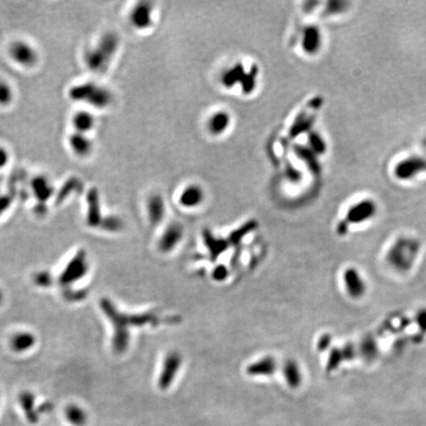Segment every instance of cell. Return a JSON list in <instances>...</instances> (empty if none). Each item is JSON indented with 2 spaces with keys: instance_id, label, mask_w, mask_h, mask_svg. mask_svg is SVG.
Masks as SVG:
<instances>
[{
  "instance_id": "1",
  "label": "cell",
  "mask_w": 426,
  "mask_h": 426,
  "mask_svg": "<svg viewBox=\"0 0 426 426\" xmlns=\"http://www.w3.org/2000/svg\"><path fill=\"white\" fill-rule=\"evenodd\" d=\"M102 309L106 312L108 317L113 321L116 334L114 337V346L118 352L126 350L129 342V331L130 326H143L147 323H157L158 320L153 314H144L134 317H126L118 313L116 307L107 299L102 300Z\"/></svg>"
},
{
  "instance_id": "2",
  "label": "cell",
  "mask_w": 426,
  "mask_h": 426,
  "mask_svg": "<svg viewBox=\"0 0 426 426\" xmlns=\"http://www.w3.org/2000/svg\"><path fill=\"white\" fill-rule=\"evenodd\" d=\"M69 96L73 100L85 102L96 109H105L109 107L113 98L111 92L107 88L92 82L74 86L70 90Z\"/></svg>"
},
{
  "instance_id": "3",
  "label": "cell",
  "mask_w": 426,
  "mask_h": 426,
  "mask_svg": "<svg viewBox=\"0 0 426 426\" xmlns=\"http://www.w3.org/2000/svg\"><path fill=\"white\" fill-rule=\"evenodd\" d=\"M119 46V39L115 34L106 35L88 56L87 62L94 70H102L107 66L115 55Z\"/></svg>"
},
{
  "instance_id": "4",
  "label": "cell",
  "mask_w": 426,
  "mask_h": 426,
  "mask_svg": "<svg viewBox=\"0 0 426 426\" xmlns=\"http://www.w3.org/2000/svg\"><path fill=\"white\" fill-rule=\"evenodd\" d=\"M11 60L23 68H33L39 63V54L37 50L28 42L18 40L13 42L9 48Z\"/></svg>"
},
{
  "instance_id": "5",
  "label": "cell",
  "mask_w": 426,
  "mask_h": 426,
  "mask_svg": "<svg viewBox=\"0 0 426 426\" xmlns=\"http://www.w3.org/2000/svg\"><path fill=\"white\" fill-rule=\"evenodd\" d=\"M153 6L150 2L142 1L133 6L130 13L131 25L136 30H145L152 25Z\"/></svg>"
},
{
  "instance_id": "6",
  "label": "cell",
  "mask_w": 426,
  "mask_h": 426,
  "mask_svg": "<svg viewBox=\"0 0 426 426\" xmlns=\"http://www.w3.org/2000/svg\"><path fill=\"white\" fill-rule=\"evenodd\" d=\"M181 364H182V357L178 352L172 351L166 355L163 368H162V373L159 377V383H158L160 389L167 390L171 386L181 367Z\"/></svg>"
},
{
  "instance_id": "7",
  "label": "cell",
  "mask_w": 426,
  "mask_h": 426,
  "mask_svg": "<svg viewBox=\"0 0 426 426\" xmlns=\"http://www.w3.org/2000/svg\"><path fill=\"white\" fill-rule=\"evenodd\" d=\"M67 143L72 153L79 158L88 157L94 149V144L88 134H82L75 131L69 135Z\"/></svg>"
},
{
  "instance_id": "8",
  "label": "cell",
  "mask_w": 426,
  "mask_h": 426,
  "mask_svg": "<svg viewBox=\"0 0 426 426\" xmlns=\"http://www.w3.org/2000/svg\"><path fill=\"white\" fill-rule=\"evenodd\" d=\"M231 119V115L225 110H219L212 113L206 122L207 131L214 136L222 135L229 130L232 121Z\"/></svg>"
},
{
  "instance_id": "9",
  "label": "cell",
  "mask_w": 426,
  "mask_h": 426,
  "mask_svg": "<svg viewBox=\"0 0 426 426\" xmlns=\"http://www.w3.org/2000/svg\"><path fill=\"white\" fill-rule=\"evenodd\" d=\"M146 209L150 223L154 226L160 224L164 218L166 212L163 197L159 194H152L147 198Z\"/></svg>"
},
{
  "instance_id": "10",
  "label": "cell",
  "mask_w": 426,
  "mask_h": 426,
  "mask_svg": "<svg viewBox=\"0 0 426 426\" xmlns=\"http://www.w3.org/2000/svg\"><path fill=\"white\" fill-rule=\"evenodd\" d=\"M71 125L75 132L88 134L96 126V117L89 111L80 110L72 116Z\"/></svg>"
},
{
  "instance_id": "11",
  "label": "cell",
  "mask_w": 426,
  "mask_h": 426,
  "mask_svg": "<svg viewBox=\"0 0 426 426\" xmlns=\"http://www.w3.org/2000/svg\"><path fill=\"white\" fill-rule=\"evenodd\" d=\"M204 200V192L202 188L196 184L187 186L179 197L181 206L186 208L197 207Z\"/></svg>"
},
{
  "instance_id": "12",
  "label": "cell",
  "mask_w": 426,
  "mask_h": 426,
  "mask_svg": "<svg viewBox=\"0 0 426 426\" xmlns=\"http://www.w3.org/2000/svg\"><path fill=\"white\" fill-rule=\"evenodd\" d=\"M87 270V264L85 262L84 254L81 252L79 253L72 262L67 265L65 273L62 276V282L64 283H69L72 282L84 275V273Z\"/></svg>"
},
{
  "instance_id": "13",
  "label": "cell",
  "mask_w": 426,
  "mask_h": 426,
  "mask_svg": "<svg viewBox=\"0 0 426 426\" xmlns=\"http://www.w3.org/2000/svg\"><path fill=\"white\" fill-rule=\"evenodd\" d=\"M182 237L183 228L180 224L173 223L169 225L159 241V249L166 253L172 251L182 240Z\"/></svg>"
},
{
  "instance_id": "14",
  "label": "cell",
  "mask_w": 426,
  "mask_h": 426,
  "mask_svg": "<svg viewBox=\"0 0 426 426\" xmlns=\"http://www.w3.org/2000/svg\"><path fill=\"white\" fill-rule=\"evenodd\" d=\"M246 72L247 70L242 63L235 64L222 73L221 83L227 89L234 88L236 85H240L242 83Z\"/></svg>"
},
{
  "instance_id": "15",
  "label": "cell",
  "mask_w": 426,
  "mask_h": 426,
  "mask_svg": "<svg viewBox=\"0 0 426 426\" xmlns=\"http://www.w3.org/2000/svg\"><path fill=\"white\" fill-rule=\"evenodd\" d=\"M276 363L272 357H264L251 364L247 372L251 376H270L275 372Z\"/></svg>"
},
{
  "instance_id": "16",
  "label": "cell",
  "mask_w": 426,
  "mask_h": 426,
  "mask_svg": "<svg viewBox=\"0 0 426 426\" xmlns=\"http://www.w3.org/2000/svg\"><path fill=\"white\" fill-rule=\"evenodd\" d=\"M66 418L71 426H86L88 423L87 411L77 404H69L66 407Z\"/></svg>"
},
{
  "instance_id": "17",
  "label": "cell",
  "mask_w": 426,
  "mask_h": 426,
  "mask_svg": "<svg viewBox=\"0 0 426 426\" xmlns=\"http://www.w3.org/2000/svg\"><path fill=\"white\" fill-rule=\"evenodd\" d=\"M32 189L35 196L40 201H46L54 193L51 181L45 176H39L34 179Z\"/></svg>"
},
{
  "instance_id": "18",
  "label": "cell",
  "mask_w": 426,
  "mask_h": 426,
  "mask_svg": "<svg viewBox=\"0 0 426 426\" xmlns=\"http://www.w3.org/2000/svg\"><path fill=\"white\" fill-rule=\"evenodd\" d=\"M20 404H21L22 409L25 413L26 419L32 424L37 423L39 421V416H38V412L34 408L35 407V397H34L33 393H28V392L21 393Z\"/></svg>"
},
{
  "instance_id": "19",
  "label": "cell",
  "mask_w": 426,
  "mask_h": 426,
  "mask_svg": "<svg viewBox=\"0 0 426 426\" xmlns=\"http://www.w3.org/2000/svg\"><path fill=\"white\" fill-rule=\"evenodd\" d=\"M258 76H259V67L256 65L251 66L250 70L246 72L245 77L242 83L240 84L241 90L244 94L250 95L255 91L257 87V83H258Z\"/></svg>"
},
{
  "instance_id": "20",
  "label": "cell",
  "mask_w": 426,
  "mask_h": 426,
  "mask_svg": "<svg viewBox=\"0 0 426 426\" xmlns=\"http://www.w3.org/2000/svg\"><path fill=\"white\" fill-rule=\"evenodd\" d=\"M286 382L291 388H298L301 384V373L294 361H287L283 367Z\"/></svg>"
},
{
  "instance_id": "21",
  "label": "cell",
  "mask_w": 426,
  "mask_h": 426,
  "mask_svg": "<svg viewBox=\"0 0 426 426\" xmlns=\"http://www.w3.org/2000/svg\"><path fill=\"white\" fill-rule=\"evenodd\" d=\"M12 347L16 351H24L29 349L35 343V337L30 333H20L13 337Z\"/></svg>"
},
{
  "instance_id": "22",
  "label": "cell",
  "mask_w": 426,
  "mask_h": 426,
  "mask_svg": "<svg viewBox=\"0 0 426 426\" xmlns=\"http://www.w3.org/2000/svg\"><path fill=\"white\" fill-rule=\"evenodd\" d=\"M14 90L5 80H0V107H8L14 101Z\"/></svg>"
},
{
  "instance_id": "23",
  "label": "cell",
  "mask_w": 426,
  "mask_h": 426,
  "mask_svg": "<svg viewBox=\"0 0 426 426\" xmlns=\"http://www.w3.org/2000/svg\"><path fill=\"white\" fill-rule=\"evenodd\" d=\"M344 278H345L346 284L348 283V288L350 293L355 296L360 294L362 291V284H361L359 275L356 273V271L355 272L351 270L346 271Z\"/></svg>"
},
{
  "instance_id": "24",
  "label": "cell",
  "mask_w": 426,
  "mask_h": 426,
  "mask_svg": "<svg viewBox=\"0 0 426 426\" xmlns=\"http://www.w3.org/2000/svg\"><path fill=\"white\" fill-rule=\"evenodd\" d=\"M318 33L315 29H308L304 36V50L308 53H312L317 49L318 46Z\"/></svg>"
},
{
  "instance_id": "25",
  "label": "cell",
  "mask_w": 426,
  "mask_h": 426,
  "mask_svg": "<svg viewBox=\"0 0 426 426\" xmlns=\"http://www.w3.org/2000/svg\"><path fill=\"white\" fill-rule=\"evenodd\" d=\"M90 210H89V217H88V223L89 225L95 226L98 225L100 221V214H99L98 199L97 197H92L90 201Z\"/></svg>"
},
{
  "instance_id": "26",
  "label": "cell",
  "mask_w": 426,
  "mask_h": 426,
  "mask_svg": "<svg viewBox=\"0 0 426 426\" xmlns=\"http://www.w3.org/2000/svg\"><path fill=\"white\" fill-rule=\"evenodd\" d=\"M102 225L105 229L114 232V231H119V230L122 229L123 222H122L121 219L112 216V217H108L105 220H103Z\"/></svg>"
},
{
  "instance_id": "27",
  "label": "cell",
  "mask_w": 426,
  "mask_h": 426,
  "mask_svg": "<svg viewBox=\"0 0 426 426\" xmlns=\"http://www.w3.org/2000/svg\"><path fill=\"white\" fill-rule=\"evenodd\" d=\"M10 152L9 150L3 146L0 145V170H3L4 168H6L9 162H10Z\"/></svg>"
},
{
  "instance_id": "28",
  "label": "cell",
  "mask_w": 426,
  "mask_h": 426,
  "mask_svg": "<svg viewBox=\"0 0 426 426\" xmlns=\"http://www.w3.org/2000/svg\"><path fill=\"white\" fill-rule=\"evenodd\" d=\"M227 275H228V270L223 265L216 267L214 272H213V277L217 280H223L227 277Z\"/></svg>"
},
{
  "instance_id": "29",
  "label": "cell",
  "mask_w": 426,
  "mask_h": 426,
  "mask_svg": "<svg viewBox=\"0 0 426 426\" xmlns=\"http://www.w3.org/2000/svg\"><path fill=\"white\" fill-rule=\"evenodd\" d=\"M36 281L39 285H49L52 281L51 276L48 273H40L36 276Z\"/></svg>"
},
{
  "instance_id": "30",
  "label": "cell",
  "mask_w": 426,
  "mask_h": 426,
  "mask_svg": "<svg viewBox=\"0 0 426 426\" xmlns=\"http://www.w3.org/2000/svg\"><path fill=\"white\" fill-rule=\"evenodd\" d=\"M10 201H9V197H0V214L9 206Z\"/></svg>"
},
{
  "instance_id": "31",
  "label": "cell",
  "mask_w": 426,
  "mask_h": 426,
  "mask_svg": "<svg viewBox=\"0 0 426 426\" xmlns=\"http://www.w3.org/2000/svg\"><path fill=\"white\" fill-rule=\"evenodd\" d=\"M1 300H2V294H1V292H0V302H1Z\"/></svg>"
}]
</instances>
